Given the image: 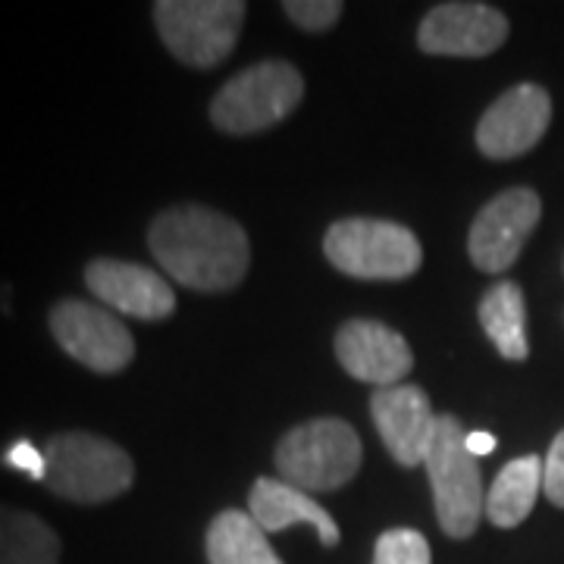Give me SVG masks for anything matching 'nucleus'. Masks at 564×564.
Listing matches in <instances>:
<instances>
[{"instance_id":"1","label":"nucleus","mask_w":564,"mask_h":564,"mask_svg":"<svg viewBox=\"0 0 564 564\" xmlns=\"http://www.w3.org/2000/svg\"><path fill=\"white\" fill-rule=\"evenodd\" d=\"M148 248L163 273L192 292H229L251 263L242 226L204 204L161 210L148 226Z\"/></svg>"},{"instance_id":"2","label":"nucleus","mask_w":564,"mask_h":564,"mask_svg":"<svg viewBox=\"0 0 564 564\" xmlns=\"http://www.w3.org/2000/svg\"><path fill=\"white\" fill-rule=\"evenodd\" d=\"M44 486L73 505H104L120 499L135 484L132 455L107 436L66 430L44 443Z\"/></svg>"},{"instance_id":"3","label":"nucleus","mask_w":564,"mask_h":564,"mask_svg":"<svg viewBox=\"0 0 564 564\" xmlns=\"http://www.w3.org/2000/svg\"><path fill=\"white\" fill-rule=\"evenodd\" d=\"M426 474L433 486L436 521L445 536L467 540L486 518V489L480 458L467 452V433L455 414L436 417V433L426 452Z\"/></svg>"},{"instance_id":"4","label":"nucleus","mask_w":564,"mask_h":564,"mask_svg":"<svg viewBox=\"0 0 564 564\" xmlns=\"http://www.w3.org/2000/svg\"><path fill=\"white\" fill-rule=\"evenodd\" d=\"M361 440L343 417L292 426L276 445L280 480L304 492H336L348 486L361 470Z\"/></svg>"},{"instance_id":"5","label":"nucleus","mask_w":564,"mask_h":564,"mask_svg":"<svg viewBox=\"0 0 564 564\" xmlns=\"http://www.w3.org/2000/svg\"><path fill=\"white\" fill-rule=\"evenodd\" d=\"M323 254L355 280H408L423 263L421 242L408 226L373 217L333 223L323 236Z\"/></svg>"},{"instance_id":"6","label":"nucleus","mask_w":564,"mask_h":564,"mask_svg":"<svg viewBox=\"0 0 564 564\" xmlns=\"http://www.w3.org/2000/svg\"><path fill=\"white\" fill-rule=\"evenodd\" d=\"M302 98L304 79L292 63H254L214 95L210 122L226 135H254L285 120Z\"/></svg>"},{"instance_id":"7","label":"nucleus","mask_w":564,"mask_h":564,"mask_svg":"<svg viewBox=\"0 0 564 564\" xmlns=\"http://www.w3.org/2000/svg\"><path fill=\"white\" fill-rule=\"evenodd\" d=\"M245 13L242 0H158L154 25L176 61L214 69L232 54Z\"/></svg>"},{"instance_id":"8","label":"nucleus","mask_w":564,"mask_h":564,"mask_svg":"<svg viewBox=\"0 0 564 564\" xmlns=\"http://www.w3.org/2000/svg\"><path fill=\"white\" fill-rule=\"evenodd\" d=\"M54 343L82 367L95 373H122L135 358V339L126 323L104 304L61 299L47 314Z\"/></svg>"},{"instance_id":"9","label":"nucleus","mask_w":564,"mask_h":564,"mask_svg":"<svg viewBox=\"0 0 564 564\" xmlns=\"http://www.w3.org/2000/svg\"><path fill=\"white\" fill-rule=\"evenodd\" d=\"M543 214L540 195L533 188H505L477 214L467 236V251L477 270L505 273L524 251L530 232Z\"/></svg>"},{"instance_id":"10","label":"nucleus","mask_w":564,"mask_h":564,"mask_svg":"<svg viewBox=\"0 0 564 564\" xmlns=\"http://www.w3.org/2000/svg\"><path fill=\"white\" fill-rule=\"evenodd\" d=\"M552 122V98L549 91L524 82L508 88L499 101L480 117L477 148L489 161H511L536 148Z\"/></svg>"},{"instance_id":"11","label":"nucleus","mask_w":564,"mask_h":564,"mask_svg":"<svg viewBox=\"0 0 564 564\" xmlns=\"http://www.w3.org/2000/svg\"><path fill=\"white\" fill-rule=\"evenodd\" d=\"M88 292L107 307L135 321H166L176 311V292L144 263L95 258L85 263Z\"/></svg>"},{"instance_id":"12","label":"nucleus","mask_w":564,"mask_h":564,"mask_svg":"<svg viewBox=\"0 0 564 564\" xmlns=\"http://www.w3.org/2000/svg\"><path fill=\"white\" fill-rule=\"evenodd\" d=\"M508 39V20L489 3H440L423 17L417 44L436 57H486Z\"/></svg>"},{"instance_id":"13","label":"nucleus","mask_w":564,"mask_h":564,"mask_svg":"<svg viewBox=\"0 0 564 564\" xmlns=\"http://www.w3.org/2000/svg\"><path fill=\"white\" fill-rule=\"evenodd\" d=\"M370 414L380 430L386 452L395 458L399 467L411 470L426 462L440 414H433L430 399L421 386L399 383L389 389H373Z\"/></svg>"},{"instance_id":"14","label":"nucleus","mask_w":564,"mask_h":564,"mask_svg":"<svg viewBox=\"0 0 564 564\" xmlns=\"http://www.w3.org/2000/svg\"><path fill=\"white\" fill-rule=\"evenodd\" d=\"M336 358L348 377L377 389L404 383L414 367L408 339L380 321L343 323L336 333Z\"/></svg>"},{"instance_id":"15","label":"nucleus","mask_w":564,"mask_h":564,"mask_svg":"<svg viewBox=\"0 0 564 564\" xmlns=\"http://www.w3.org/2000/svg\"><path fill=\"white\" fill-rule=\"evenodd\" d=\"M248 514L254 518V524L261 527L263 533H282L295 524H311L326 549H336L343 540L333 514L323 505L314 502L311 492L285 484L280 477L254 480L251 492H248Z\"/></svg>"},{"instance_id":"16","label":"nucleus","mask_w":564,"mask_h":564,"mask_svg":"<svg viewBox=\"0 0 564 564\" xmlns=\"http://www.w3.org/2000/svg\"><path fill=\"white\" fill-rule=\"evenodd\" d=\"M540 492H543V462L536 455L508 462L499 470L492 489L486 492L489 524L502 527V530L524 524Z\"/></svg>"},{"instance_id":"17","label":"nucleus","mask_w":564,"mask_h":564,"mask_svg":"<svg viewBox=\"0 0 564 564\" xmlns=\"http://www.w3.org/2000/svg\"><path fill=\"white\" fill-rule=\"evenodd\" d=\"M204 545L210 564H282L254 518L236 508H226L210 521Z\"/></svg>"},{"instance_id":"18","label":"nucleus","mask_w":564,"mask_h":564,"mask_svg":"<svg viewBox=\"0 0 564 564\" xmlns=\"http://www.w3.org/2000/svg\"><path fill=\"white\" fill-rule=\"evenodd\" d=\"M57 530L39 514L0 502V564H61Z\"/></svg>"},{"instance_id":"19","label":"nucleus","mask_w":564,"mask_h":564,"mask_svg":"<svg viewBox=\"0 0 564 564\" xmlns=\"http://www.w3.org/2000/svg\"><path fill=\"white\" fill-rule=\"evenodd\" d=\"M480 323L505 361H527V355H530L527 304L518 282H496L486 292L480 302Z\"/></svg>"},{"instance_id":"20","label":"nucleus","mask_w":564,"mask_h":564,"mask_svg":"<svg viewBox=\"0 0 564 564\" xmlns=\"http://www.w3.org/2000/svg\"><path fill=\"white\" fill-rule=\"evenodd\" d=\"M373 564H433V552L423 533L395 527L373 545Z\"/></svg>"},{"instance_id":"21","label":"nucleus","mask_w":564,"mask_h":564,"mask_svg":"<svg viewBox=\"0 0 564 564\" xmlns=\"http://www.w3.org/2000/svg\"><path fill=\"white\" fill-rule=\"evenodd\" d=\"M282 10L304 32H326L339 22L345 7L339 0H285Z\"/></svg>"},{"instance_id":"22","label":"nucleus","mask_w":564,"mask_h":564,"mask_svg":"<svg viewBox=\"0 0 564 564\" xmlns=\"http://www.w3.org/2000/svg\"><path fill=\"white\" fill-rule=\"evenodd\" d=\"M543 492L549 502L564 508V430L549 445L543 462Z\"/></svg>"},{"instance_id":"23","label":"nucleus","mask_w":564,"mask_h":564,"mask_svg":"<svg viewBox=\"0 0 564 564\" xmlns=\"http://www.w3.org/2000/svg\"><path fill=\"white\" fill-rule=\"evenodd\" d=\"M3 464H7V467H13V470L29 474V477H32V480H39V484H44V477H47L44 448L32 445L29 440H20V443L10 445V448L3 452Z\"/></svg>"},{"instance_id":"24","label":"nucleus","mask_w":564,"mask_h":564,"mask_svg":"<svg viewBox=\"0 0 564 564\" xmlns=\"http://www.w3.org/2000/svg\"><path fill=\"white\" fill-rule=\"evenodd\" d=\"M492 448H496L492 433H467V452H470L474 458H484Z\"/></svg>"},{"instance_id":"25","label":"nucleus","mask_w":564,"mask_h":564,"mask_svg":"<svg viewBox=\"0 0 564 564\" xmlns=\"http://www.w3.org/2000/svg\"><path fill=\"white\" fill-rule=\"evenodd\" d=\"M0 311L10 317L13 314V289L10 285H0Z\"/></svg>"}]
</instances>
